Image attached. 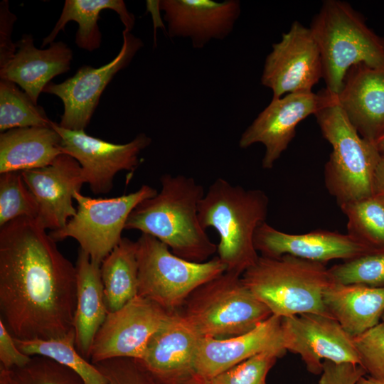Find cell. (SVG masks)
Here are the masks:
<instances>
[{
    "label": "cell",
    "instance_id": "obj_28",
    "mask_svg": "<svg viewBox=\"0 0 384 384\" xmlns=\"http://www.w3.org/2000/svg\"><path fill=\"white\" fill-rule=\"evenodd\" d=\"M75 340L74 329L55 338L22 340L14 338L18 348L25 354L45 356L66 366L75 372L84 384H107L97 367L78 352Z\"/></svg>",
    "mask_w": 384,
    "mask_h": 384
},
{
    "label": "cell",
    "instance_id": "obj_41",
    "mask_svg": "<svg viewBox=\"0 0 384 384\" xmlns=\"http://www.w3.org/2000/svg\"><path fill=\"white\" fill-rule=\"evenodd\" d=\"M180 384H211L210 380L202 377L197 373L193 375L191 378L182 382Z\"/></svg>",
    "mask_w": 384,
    "mask_h": 384
},
{
    "label": "cell",
    "instance_id": "obj_30",
    "mask_svg": "<svg viewBox=\"0 0 384 384\" xmlns=\"http://www.w3.org/2000/svg\"><path fill=\"white\" fill-rule=\"evenodd\" d=\"M340 208L348 235L373 248L384 247V198L373 194Z\"/></svg>",
    "mask_w": 384,
    "mask_h": 384
},
{
    "label": "cell",
    "instance_id": "obj_7",
    "mask_svg": "<svg viewBox=\"0 0 384 384\" xmlns=\"http://www.w3.org/2000/svg\"><path fill=\"white\" fill-rule=\"evenodd\" d=\"M182 308L180 312L202 337L214 338L245 334L272 315L241 276L228 272L198 287Z\"/></svg>",
    "mask_w": 384,
    "mask_h": 384
},
{
    "label": "cell",
    "instance_id": "obj_5",
    "mask_svg": "<svg viewBox=\"0 0 384 384\" xmlns=\"http://www.w3.org/2000/svg\"><path fill=\"white\" fill-rule=\"evenodd\" d=\"M241 279L272 315L288 317L315 313L330 315L323 295L334 282L324 264L289 255H260Z\"/></svg>",
    "mask_w": 384,
    "mask_h": 384
},
{
    "label": "cell",
    "instance_id": "obj_27",
    "mask_svg": "<svg viewBox=\"0 0 384 384\" xmlns=\"http://www.w3.org/2000/svg\"><path fill=\"white\" fill-rule=\"evenodd\" d=\"M105 304L114 311L138 296L137 242L123 238L100 265Z\"/></svg>",
    "mask_w": 384,
    "mask_h": 384
},
{
    "label": "cell",
    "instance_id": "obj_26",
    "mask_svg": "<svg viewBox=\"0 0 384 384\" xmlns=\"http://www.w3.org/2000/svg\"><path fill=\"white\" fill-rule=\"evenodd\" d=\"M105 9L114 11L124 26V31L131 32L134 16L128 11L122 0H66L61 15L52 31L43 40L44 47L54 42L57 35L64 30L66 23L74 21L78 23L75 44L80 48L93 51L100 47L102 35L97 24L100 12Z\"/></svg>",
    "mask_w": 384,
    "mask_h": 384
},
{
    "label": "cell",
    "instance_id": "obj_42",
    "mask_svg": "<svg viewBox=\"0 0 384 384\" xmlns=\"http://www.w3.org/2000/svg\"><path fill=\"white\" fill-rule=\"evenodd\" d=\"M356 384H384V381L365 375L361 377Z\"/></svg>",
    "mask_w": 384,
    "mask_h": 384
},
{
    "label": "cell",
    "instance_id": "obj_11",
    "mask_svg": "<svg viewBox=\"0 0 384 384\" xmlns=\"http://www.w3.org/2000/svg\"><path fill=\"white\" fill-rule=\"evenodd\" d=\"M52 126L61 137L63 152L80 164L85 183L95 195L109 193L119 171H134L139 164L140 153L151 142L144 133L119 144L92 137L85 130L66 129L53 122Z\"/></svg>",
    "mask_w": 384,
    "mask_h": 384
},
{
    "label": "cell",
    "instance_id": "obj_24",
    "mask_svg": "<svg viewBox=\"0 0 384 384\" xmlns=\"http://www.w3.org/2000/svg\"><path fill=\"white\" fill-rule=\"evenodd\" d=\"M61 140L53 126L14 128L1 132L0 174L50 165L63 154Z\"/></svg>",
    "mask_w": 384,
    "mask_h": 384
},
{
    "label": "cell",
    "instance_id": "obj_23",
    "mask_svg": "<svg viewBox=\"0 0 384 384\" xmlns=\"http://www.w3.org/2000/svg\"><path fill=\"white\" fill-rule=\"evenodd\" d=\"M77 299L73 321L75 347L87 359L97 332L105 321L108 311L105 304L100 265L79 249L75 263Z\"/></svg>",
    "mask_w": 384,
    "mask_h": 384
},
{
    "label": "cell",
    "instance_id": "obj_29",
    "mask_svg": "<svg viewBox=\"0 0 384 384\" xmlns=\"http://www.w3.org/2000/svg\"><path fill=\"white\" fill-rule=\"evenodd\" d=\"M44 109L16 83L0 79V131L28 127H52Z\"/></svg>",
    "mask_w": 384,
    "mask_h": 384
},
{
    "label": "cell",
    "instance_id": "obj_31",
    "mask_svg": "<svg viewBox=\"0 0 384 384\" xmlns=\"http://www.w3.org/2000/svg\"><path fill=\"white\" fill-rule=\"evenodd\" d=\"M0 384H84L73 370L41 356L26 365L6 369L0 367Z\"/></svg>",
    "mask_w": 384,
    "mask_h": 384
},
{
    "label": "cell",
    "instance_id": "obj_20",
    "mask_svg": "<svg viewBox=\"0 0 384 384\" xmlns=\"http://www.w3.org/2000/svg\"><path fill=\"white\" fill-rule=\"evenodd\" d=\"M336 98L361 137L376 144L384 137V63L350 68Z\"/></svg>",
    "mask_w": 384,
    "mask_h": 384
},
{
    "label": "cell",
    "instance_id": "obj_19",
    "mask_svg": "<svg viewBox=\"0 0 384 384\" xmlns=\"http://www.w3.org/2000/svg\"><path fill=\"white\" fill-rule=\"evenodd\" d=\"M201 338L180 311L170 313L149 339L140 360L163 384H180L196 373Z\"/></svg>",
    "mask_w": 384,
    "mask_h": 384
},
{
    "label": "cell",
    "instance_id": "obj_44",
    "mask_svg": "<svg viewBox=\"0 0 384 384\" xmlns=\"http://www.w3.org/2000/svg\"><path fill=\"white\" fill-rule=\"evenodd\" d=\"M381 321H383V322H384V314H383V316H382V318H381Z\"/></svg>",
    "mask_w": 384,
    "mask_h": 384
},
{
    "label": "cell",
    "instance_id": "obj_21",
    "mask_svg": "<svg viewBox=\"0 0 384 384\" xmlns=\"http://www.w3.org/2000/svg\"><path fill=\"white\" fill-rule=\"evenodd\" d=\"M282 317L272 315L254 329L225 338L202 337L195 358V371L208 380L260 353L284 350Z\"/></svg>",
    "mask_w": 384,
    "mask_h": 384
},
{
    "label": "cell",
    "instance_id": "obj_40",
    "mask_svg": "<svg viewBox=\"0 0 384 384\" xmlns=\"http://www.w3.org/2000/svg\"><path fill=\"white\" fill-rule=\"evenodd\" d=\"M373 193L384 198V154H380V158L375 171Z\"/></svg>",
    "mask_w": 384,
    "mask_h": 384
},
{
    "label": "cell",
    "instance_id": "obj_22",
    "mask_svg": "<svg viewBox=\"0 0 384 384\" xmlns=\"http://www.w3.org/2000/svg\"><path fill=\"white\" fill-rule=\"evenodd\" d=\"M12 58L0 68V79L21 87L38 104L41 92L55 76L70 70L73 51L63 41L53 42L48 48L35 47L31 35H23L16 43Z\"/></svg>",
    "mask_w": 384,
    "mask_h": 384
},
{
    "label": "cell",
    "instance_id": "obj_34",
    "mask_svg": "<svg viewBox=\"0 0 384 384\" xmlns=\"http://www.w3.org/2000/svg\"><path fill=\"white\" fill-rule=\"evenodd\" d=\"M284 350H270L255 355L210 380L211 384H267L270 369Z\"/></svg>",
    "mask_w": 384,
    "mask_h": 384
},
{
    "label": "cell",
    "instance_id": "obj_39",
    "mask_svg": "<svg viewBox=\"0 0 384 384\" xmlns=\"http://www.w3.org/2000/svg\"><path fill=\"white\" fill-rule=\"evenodd\" d=\"M18 348L14 336L0 320V367L9 369L27 364L31 359Z\"/></svg>",
    "mask_w": 384,
    "mask_h": 384
},
{
    "label": "cell",
    "instance_id": "obj_10",
    "mask_svg": "<svg viewBox=\"0 0 384 384\" xmlns=\"http://www.w3.org/2000/svg\"><path fill=\"white\" fill-rule=\"evenodd\" d=\"M323 78L320 51L309 28L294 21L267 55L261 84L272 92V99L299 92H311Z\"/></svg>",
    "mask_w": 384,
    "mask_h": 384
},
{
    "label": "cell",
    "instance_id": "obj_6",
    "mask_svg": "<svg viewBox=\"0 0 384 384\" xmlns=\"http://www.w3.org/2000/svg\"><path fill=\"white\" fill-rule=\"evenodd\" d=\"M309 28L320 51L326 89L335 95L352 66L384 63V37L370 28L363 16L346 1H324Z\"/></svg>",
    "mask_w": 384,
    "mask_h": 384
},
{
    "label": "cell",
    "instance_id": "obj_18",
    "mask_svg": "<svg viewBox=\"0 0 384 384\" xmlns=\"http://www.w3.org/2000/svg\"><path fill=\"white\" fill-rule=\"evenodd\" d=\"M157 5L164 12L169 37L188 38L197 49L229 36L241 11L238 0H161Z\"/></svg>",
    "mask_w": 384,
    "mask_h": 384
},
{
    "label": "cell",
    "instance_id": "obj_3",
    "mask_svg": "<svg viewBox=\"0 0 384 384\" xmlns=\"http://www.w3.org/2000/svg\"><path fill=\"white\" fill-rule=\"evenodd\" d=\"M269 198L260 189H247L218 178L198 206V217L206 230L219 236L218 257L226 271L239 276L259 257L254 244L257 230L266 222Z\"/></svg>",
    "mask_w": 384,
    "mask_h": 384
},
{
    "label": "cell",
    "instance_id": "obj_12",
    "mask_svg": "<svg viewBox=\"0 0 384 384\" xmlns=\"http://www.w3.org/2000/svg\"><path fill=\"white\" fill-rule=\"evenodd\" d=\"M282 333L287 351L299 355L314 375H321L326 360L359 364L353 337L331 315L306 313L283 317Z\"/></svg>",
    "mask_w": 384,
    "mask_h": 384
},
{
    "label": "cell",
    "instance_id": "obj_15",
    "mask_svg": "<svg viewBox=\"0 0 384 384\" xmlns=\"http://www.w3.org/2000/svg\"><path fill=\"white\" fill-rule=\"evenodd\" d=\"M319 93L299 92L272 99L243 132L239 140L242 149L261 143L265 146L262 168L271 169L296 135L297 124L319 108Z\"/></svg>",
    "mask_w": 384,
    "mask_h": 384
},
{
    "label": "cell",
    "instance_id": "obj_16",
    "mask_svg": "<svg viewBox=\"0 0 384 384\" xmlns=\"http://www.w3.org/2000/svg\"><path fill=\"white\" fill-rule=\"evenodd\" d=\"M21 174L38 203L36 220L46 230L63 228L76 213L74 193L85 183L80 164L63 153L50 165Z\"/></svg>",
    "mask_w": 384,
    "mask_h": 384
},
{
    "label": "cell",
    "instance_id": "obj_14",
    "mask_svg": "<svg viewBox=\"0 0 384 384\" xmlns=\"http://www.w3.org/2000/svg\"><path fill=\"white\" fill-rule=\"evenodd\" d=\"M169 314L139 295L108 312L94 338L90 362L124 357L141 359L149 339Z\"/></svg>",
    "mask_w": 384,
    "mask_h": 384
},
{
    "label": "cell",
    "instance_id": "obj_36",
    "mask_svg": "<svg viewBox=\"0 0 384 384\" xmlns=\"http://www.w3.org/2000/svg\"><path fill=\"white\" fill-rule=\"evenodd\" d=\"M353 343L366 374L384 381V322L354 336Z\"/></svg>",
    "mask_w": 384,
    "mask_h": 384
},
{
    "label": "cell",
    "instance_id": "obj_9",
    "mask_svg": "<svg viewBox=\"0 0 384 384\" xmlns=\"http://www.w3.org/2000/svg\"><path fill=\"white\" fill-rule=\"evenodd\" d=\"M158 191L149 185L137 191L114 198H91L76 191V213L61 229L50 231L55 241L70 238L80 245L91 260L101 265L103 260L120 242L129 215L144 200Z\"/></svg>",
    "mask_w": 384,
    "mask_h": 384
},
{
    "label": "cell",
    "instance_id": "obj_35",
    "mask_svg": "<svg viewBox=\"0 0 384 384\" xmlns=\"http://www.w3.org/2000/svg\"><path fill=\"white\" fill-rule=\"evenodd\" d=\"M94 365L107 384H163L139 358H114Z\"/></svg>",
    "mask_w": 384,
    "mask_h": 384
},
{
    "label": "cell",
    "instance_id": "obj_25",
    "mask_svg": "<svg viewBox=\"0 0 384 384\" xmlns=\"http://www.w3.org/2000/svg\"><path fill=\"white\" fill-rule=\"evenodd\" d=\"M328 313L353 337L378 324L384 314V287L332 283L324 292Z\"/></svg>",
    "mask_w": 384,
    "mask_h": 384
},
{
    "label": "cell",
    "instance_id": "obj_2",
    "mask_svg": "<svg viewBox=\"0 0 384 384\" xmlns=\"http://www.w3.org/2000/svg\"><path fill=\"white\" fill-rule=\"evenodd\" d=\"M161 189L138 204L126 223L125 230H137L166 244L184 260L203 262L217 252L198 217V206L206 192L192 178L164 174Z\"/></svg>",
    "mask_w": 384,
    "mask_h": 384
},
{
    "label": "cell",
    "instance_id": "obj_4",
    "mask_svg": "<svg viewBox=\"0 0 384 384\" xmlns=\"http://www.w3.org/2000/svg\"><path fill=\"white\" fill-rule=\"evenodd\" d=\"M314 116L323 137L332 146L324 166V181L339 207L371 196L380 158L376 144L358 134L341 108L336 95L324 88Z\"/></svg>",
    "mask_w": 384,
    "mask_h": 384
},
{
    "label": "cell",
    "instance_id": "obj_13",
    "mask_svg": "<svg viewBox=\"0 0 384 384\" xmlns=\"http://www.w3.org/2000/svg\"><path fill=\"white\" fill-rule=\"evenodd\" d=\"M123 43L117 56L100 67L82 65L63 82H49L43 92L58 96L64 106L59 126L70 130H85L98 105L100 96L114 76L127 67L143 46L139 38L122 31Z\"/></svg>",
    "mask_w": 384,
    "mask_h": 384
},
{
    "label": "cell",
    "instance_id": "obj_17",
    "mask_svg": "<svg viewBox=\"0 0 384 384\" xmlns=\"http://www.w3.org/2000/svg\"><path fill=\"white\" fill-rule=\"evenodd\" d=\"M254 244L261 256L277 258L289 255L324 265L333 260L353 259L376 249L348 233L318 230L290 234L274 228L267 222L257 230Z\"/></svg>",
    "mask_w": 384,
    "mask_h": 384
},
{
    "label": "cell",
    "instance_id": "obj_1",
    "mask_svg": "<svg viewBox=\"0 0 384 384\" xmlns=\"http://www.w3.org/2000/svg\"><path fill=\"white\" fill-rule=\"evenodd\" d=\"M75 265L35 218L0 228V320L18 339H50L73 329Z\"/></svg>",
    "mask_w": 384,
    "mask_h": 384
},
{
    "label": "cell",
    "instance_id": "obj_37",
    "mask_svg": "<svg viewBox=\"0 0 384 384\" xmlns=\"http://www.w3.org/2000/svg\"><path fill=\"white\" fill-rule=\"evenodd\" d=\"M365 375L366 372L360 364L337 363L326 360L323 362L319 384H356Z\"/></svg>",
    "mask_w": 384,
    "mask_h": 384
},
{
    "label": "cell",
    "instance_id": "obj_33",
    "mask_svg": "<svg viewBox=\"0 0 384 384\" xmlns=\"http://www.w3.org/2000/svg\"><path fill=\"white\" fill-rule=\"evenodd\" d=\"M38 210L37 201L21 172L0 174V228L21 217L36 219Z\"/></svg>",
    "mask_w": 384,
    "mask_h": 384
},
{
    "label": "cell",
    "instance_id": "obj_32",
    "mask_svg": "<svg viewBox=\"0 0 384 384\" xmlns=\"http://www.w3.org/2000/svg\"><path fill=\"white\" fill-rule=\"evenodd\" d=\"M329 271L334 283L384 287V247L343 261Z\"/></svg>",
    "mask_w": 384,
    "mask_h": 384
},
{
    "label": "cell",
    "instance_id": "obj_43",
    "mask_svg": "<svg viewBox=\"0 0 384 384\" xmlns=\"http://www.w3.org/2000/svg\"><path fill=\"white\" fill-rule=\"evenodd\" d=\"M376 146L380 154H384V137L376 142Z\"/></svg>",
    "mask_w": 384,
    "mask_h": 384
},
{
    "label": "cell",
    "instance_id": "obj_38",
    "mask_svg": "<svg viewBox=\"0 0 384 384\" xmlns=\"http://www.w3.org/2000/svg\"><path fill=\"white\" fill-rule=\"evenodd\" d=\"M16 17L9 9V1L0 3V68L6 65L16 51V43L11 41V33Z\"/></svg>",
    "mask_w": 384,
    "mask_h": 384
},
{
    "label": "cell",
    "instance_id": "obj_8",
    "mask_svg": "<svg viewBox=\"0 0 384 384\" xmlns=\"http://www.w3.org/2000/svg\"><path fill=\"white\" fill-rule=\"evenodd\" d=\"M136 242L138 295L168 313L178 311L195 289L226 271L217 256L203 262H191L149 235L142 233Z\"/></svg>",
    "mask_w": 384,
    "mask_h": 384
}]
</instances>
